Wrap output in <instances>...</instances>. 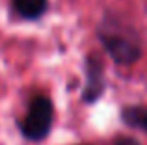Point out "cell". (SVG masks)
<instances>
[{
    "label": "cell",
    "mask_w": 147,
    "mask_h": 145,
    "mask_svg": "<svg viewBox=\"0 0 147 145\" xmlns=\"http://www.w3.org/2000/svg\"><path fill=\"white\" fill-rule=\"evenodd\" d=\"M97 39L100 41L104 52L117 65H134L144 56L142 37L134 30L100 26L97 30Z\"/></svg>",
    "instance_id": "cell-1"
},
{
    "label": "cell",
    "mask_w": 147,
    "mask_h": 145,
    "mask_svg": "<svg viewBox=\"0 0 147 145\" xmlns=\"http://www.w3.org/2000/svg\"><path fill=\"white\" fill-rule=\"evenodd\" d=\"M54 123V104L47 95H36L28 104V112L19 123L22 138L28 142H43Z\"/></svg>",
    "instance_id": "cell-2"
},
{
    "label": "cell",
    "mask_w": 147,
    "mask_h": 145,
    "mask_svg": "<svg viewBox=\"0 0 147 145\" xmlns=\"http://www.w3.org/2000/svg\"><path fill=\"white\" fill-rule=\"evenodd\" d=\"M84 89H82V102L95 104L106 91V67L102 58L97 52H90L84 60Z\"/></svg>",
    "instance_id": "cell-3"
},
{
    "label": "cell",
    "mask_w": 147,
    "mask_h": 145,
    "mask_svg": "<svg viewBox=\"0 0 147 145\" xmlns=\"http://www.w3.org/2000/svg\"><path fill=\"white\" fill-rule=\"evenodd\" d=\"M13 11L24 21H37L49 9V0H11Z\"/></svg>",
    "instance_id": "cell-4"
},
{
    "label": "cell",
    "mask_w": 147,
    "mask_h": 145,
    "mask_svg": "<svg viewBox=\"0 0 147 145\" xmlns=\"http://www.w3.org/2000/svg\"><path fill=\"white\" fill-rule=\"evenodd\" d=\"M121 121L130 128H138V130L147 134V106L144 104H130L121 108Z\"/></svg>",
    "instance_id": "cell-5"
},
{
    "label": "cell",
    "mask_w": 147,
    "mask_h": 145,
    "mask_svg": "<svg viewBox=\"0 0 147 145\" xmlns=\"http://www.w3.org/2000/svg\"><path fill=\"white\" fill-rule=\"evenodd\" d=\"M114 145H142L138 140L134 138H129V136H119L117 140L114 142Z\"/></svg>",
    "instance_id": "cell-6"
}]
</instances>
